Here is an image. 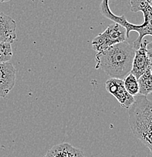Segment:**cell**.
I'll list each match as a JSON object with an SVG mask.
<instances>
[{"label":"cell","instance_id":"30bf717a","mask_svg":"<svg viewBox=\"0 0 152 157\" xmlns=\"http://www.w3.org/2000/svg\"><path fill=\"white\" fill-rule=\"evenodd\" d=\"M152 67H150L143 74L138 78V94L143 96H148L152 91Z\"/></svg>","mask_w":152,"mask_h":157},{"label":"cell","instance_id":"5bb4252c","mask_svg":"<svg viewBox=\"0 0 152 157\" xmlns=\"http://www.w3.org/2000/svg\"><path fill=\"white\" fill-rule=\"evenodd\" d=\"M10 0H0V2L3 3V2H9Z\"/></svg>","mask_w":152,"mask_h":157},{"label":"cell","instance_id":"8992f818","mask_svg":"<svg viewBox=\"0 0 152 157\" xmlns=\"http://www.w3.org/2000/svg\"><path fill=\"white\" fill-rule=\"evenodd\" d=\"M106 90L112 94L120 103L124 109H128L135 101V97L129 94L123 85V81L120 78H111L105 83Z\"/></svg>","mask_w":152,"mask_h":157},{"label":"cell","instance_id":"8fae6325","mask_svg":"<svg viewBox=\"0 0 152 157\" xmlns=\"http://www.w3.org/2000/svg\"><path fill=\"white\" fill-rule=\"evenodd\" d=\"M130 4H131L130 11H131L132 12L142 11V12L143 13L144 21H151V5H150L146 0H130Z\"/></svg>","mask_w":152,"mask_h":157},{"label":"cell","instance_id":"ba28073f","mask_svg":"<svg viewBox=\"0 0 152 157\" xmlns=\"http://www.w3.org/2000/svg\"><path fill=\"white\" fill-rule=\"evenodd\" d=\"M17 24L14 20L0 12V42L11 43L17 37Z\"/></svg>","mask_w":152,"mask_h":157},{"label":"cell","instance_id":"6da1fadb","mask_svg":"<svg viewBox=\"0 0 152 157\" xmlns=\"http://www.w3.org/2000/svg\"><path fill=\"white\" fill-rule=\"evenodd\" d=\"M135 49L132 44L124 42L96 52L95 69H101L111 78L123 79L132 69Z\"/></svg>","mask_w":152,"mask_h":157},{"label":"cell","instance_id":"3957f363","mask_svg":"<svg viewBox=\"0 0 152 157\" xmlns=\"http://www.w3.org/2000/svg\"><path fill=\"white\" fill-rule=\"evenodd\" d=\"M100 11L103 16H104L111 21H114L116 24H118L119 25H120L126 29L127 38L130 36V33L131 31H135V32L138 33V37L132 44L135 50L138 48L144 37L146 36H152L151 21H144L143 24H139V25L131 24V23L128 22L125 15H116L112 12L110 7H109V0H102L101 1L100 4Z\"/></svg>","mask_w":152,"mask_h":157},{"label":"cell","instance_id":"277c9868","mask_svg":"<svg viewBox=\"0 0 152 157\" xmlns=\"http://www.w3.org/2000/svg\"><path fill=\"white\" fill-rule=\"evenodd\" d=\"M126 39V29L118 24L114 23L94 38L92 42V46L96 52H100L112 45L124 42Z\"/></svg>","mask_w":152,"mask_h":157},{"label":"cell","instance_id":"9c48e42d","mask_svg":"<svg viewBox=\"0 0 152 157\" xmlns=\"http://www.w3.org/2000/svg\"><path fill=\"white\" fill-rule=\"evenodd\" d=\"M43 157H85V155L71 144L62 143L52 147Z\"/></svg>","mask_w":152,"mask_h":157},{"label":"cell","instance_id":"5b68a950","mask_svg":"<svg viewBox=\"0 0 152 157\" xmlns=\"http://www.w3.org/2000/svg\"><path fill=\"white\" fill-rule=\"evenodd\" d=\"M148 44H150L149 41L143 39L138 48L135 50L130 73L137 79L150 67H152V54L151 50L148 48Z\"/></svg>","mask_w":152,"mask_h":157},{"label":"cell","instance_id":"9a60e30c","mask_svg":"<svg viewBox=\"0 0 152 157\" xmlns=\"http://www.w3.org/2000/svg\"><path fill=\"white\" fill-rule=\"evenodd\" d=\"M146 1L148 2L149 3L150 5H151V4H152V0H146Z\"/></svg>","mask_w":152,"mask_h":157},{"label":"cell","instance_id":"52a82bcc","mask_svg":"<svg viewBox=\"0 0 152 157\" xmlns=\"http://www.w3.org/2000/svg\"><path fill=\"white\" fill-rule=\"evenodd\" d=\"M16 70L10 62L0 63V98H4L14 87Z\"/></svg>","mask_w":152,"mask_h":157},{"label":"cell","instance_id":"4fadbf2b","mask_svg":"<svg viewBox=\"0 0 152 157\" xmlns=\"http://www.w3.org/2000/svg\"><path fill=\"white\" fill-rule=\"evenodd\" d=\"M12 55L11 43L0 42V63L9 62L12 58Z\"/></svg>","mask_w":152,"mask_h":157},{"label":"cell","instance_id":"7c38bea8","mask_svg":"<svg viewBox=\"0 0 152 157\" xmlns=\"http://www.w3.org/2000/svg\"><path fill=\"white\" fill-rule=\"evenodd\" d=\"M124 87L127 92L132 96H135L138 94V84L137 78L133 75L130 73L123 79Z\"/></svg>","mask_w":152,"mask_h":157},{"label":"cell","instance_id":"7a4b0ae2","mask_svg":"<svg viewBox=\"0 0 152 157\" xmlns=\"http://www.w3.org/2000/svg\"><path fill=\"white\" fill-rule=\"evenodd\" d=\"M128 109L129 125L132 133L152 152V103L146 96L137 94Z\"/></svg>","mask_w":152,"mask_h":157}]
</instances>
